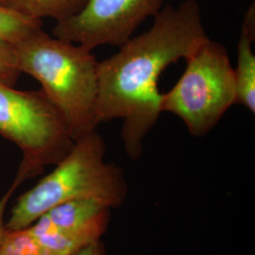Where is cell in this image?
<instances>
[{"mask_svg":"<svg viewBox=\"0 0 255 255\" xmlns=\"http://www.w3.org/2000/svg\"><path fill=\"white\" fill-rule=\"evenodd\" d=\"M185 61L182 77L161 95L160 109L178 117L193 136H205L236 104L234 67L226 47L210 38Z\"/></svg>","mask_w":255,"mask_h":255,"instance_id":"cell-4","label":"cell"},{"mask_svg":"<svg viewBox=\"0 0 255 255\" xmlns=\"http://www.w3.org/2000/svg\"><path fill=\"white\" fill-rule=\"evenodd\" d=\"M112 208L100 201H66L48 210L27 230L53 255H70L101 240L109 228Z\"/></svg>","mask_w":255,"mask_h":255,"instance_id":"cell-7","label":"cell"},{"mask_svg":"<svg viewBox=\"0 0 255 255\" xmlns=\"http://www.w3.org/2000/svg\"><path fill=\"white\" fill-rule=\"evenodd\" d=\"M0 255H53L26 229L6 231L0 243Z\"/></svg>","mask_w":255,"mask_h":255,"instance_id":"cell-11","label":"cell"},{"mask_svg":"<svg viewBox=\"0 0 255 255\" xmlns=\"http://www.w3.org/2000/svg\"><path fill=\"white\" fill-rule=\"evenodd\" d=\"M70 255H108V254L102 241L99 240L82 247Z\"/></svg>","mask_w":255,"mask_h":255,"instance_id":"cell-13","label":"cell"},{"mask_svg":"<svg viewBox=\"0 0 255 255\" xmlns=\"http://www.w3.org/2000/svg\"><path fill=\"white\" fill-rule=\"evenodd\" d=\"M87 0H0V4L29 18L46 17L59 22L78 13Z\"/></svg>","mask_w":255,"mask_h":255,"instance_id":"cell-9","label":"cell"},{"mask_svg":"<svg viewBox=\"0 0 255 255\" xmlns=\"http://www.w3.org/2000/svg\"><path fill=\"white\" fill-rule=\"evenodd\" d=\"M21 74L33 77L74 142L97 130L98 61L91 50L36 30L15 45Z\"/></svg>","mask_w":255,"mask_h":255,"instance_id":"cell-2","label":"cell"},{"mask_svg":"<svg viewBox=\"0 0 255 255\" xmlns=\"http://www.w3.org/2000/svg\"><path fill=\"white\" fill-rule=\"evenodd\" d=\"M105 155L104 140L97 130L75 141L54 169L19 197L10 209L6 230L27 228L66 201L90 199L112 209L120 207L127 198V181L123 169L107 163Z\"/></svg>","mask_w":255,"mask_h":255,"instance_id":"cell-3","label":"cell"},{"mask_svg":"<svg viewBox=\"0 0 255 255\" xmlns=\"http://www.w3.org/2000/svg\"><path fill=\"white\" fill-rule=\"evenodd\" d=\"M14 192V189H12L11 187L9 188V191L7 192L1 199H0V243L3 239V237L6 234V222H5V212L6 208L8 205L9 199L12 195V193Z\"/></svg>","mask_w":255,"mask_h":255,"instance_id":"cell-14","label":"cell"},{"mask_svg":"<svg viewBox=\"0 0 255 255\" xmlns=\"http://www.w3.org/2000/svg\"><path fill=\"white\" fill-rule=\"evenodd\" d=\"M0 134L18 146L22 160L12 189L58 164L73 146L64 122L42 90L20 91L0 82Z\"/></svg>","mask_w":255,"mask_h":255,"instance_id":"cell-5","label":"cell"},{"mask_svg":"<svg viewBox=\"0 0 255 255\" xmlns=\"http://www.w3.org/2000/svg\"><path fill=\"white\" fill-rule=\"evenodd\" d=\"M255 42V5H250L244 16L240 38L237 44V64L234 68L236 82V104H240L255 115V55L253 43Z\"/></svg>","mask_w":255,"mask_h":255,"instance_id":"cell-8","label":"cell"},{"mask_svg":"<svg viewBox=\"0 0 255 255\" xmlns=\"http://www.w3.org/2000/svg\"><path fill=\"white\" fill-rule=\"evenodd\" d=\"M164 0H87L78 13L56 23L53 36L93 51L100 46H120L137 28L162 9Z\"/></svg>","mask_w":255,"mask_h":255,"instance_id":"cell-6","label":"cell"},{"mask_svg":"<svg viewBox=\"0 0 255 255\" xmlns=\"http://www.w3.org/2000/svg\"><path fill=\"white\" fill-rule=\"evenodd\" d=\"M42 27V20L29 18L0 4V39L15 46Z\"/></svg>","mask_w":255,"mask_h":255,"instance_id":"cell-10","label":"cell"},{"mask_svg":"<svg viewBox=\"0 0 255 255\" xmlns=\"http://www.w3.org/2000/svg\"><path fill=\"white\" fill-rule=\"evenodd\" d=\"M208 39L200 4L184 0L177 7L165 6L148 30L98 63V120L122 119L121 140L129 159L141 157L144 141L162 114L161 75Z\"/></svg>","mask_w":255,"mask_h":255,"instance_id":"cell-1","label":"cell"},{"mask_svg":"<svg viewBox=\"0 0 255 255\" xmlns=\"http://www.w3.org/2000/svg\"><path fill=\"white\" fill-rule=\"evenodd\" d=\"M20 75L15 46L0 39V82L14 87Z\"/></svg>","mask_w":255,"mask_h":255,"instance_id":"cell-12","label":"cell"}]
</instances>
